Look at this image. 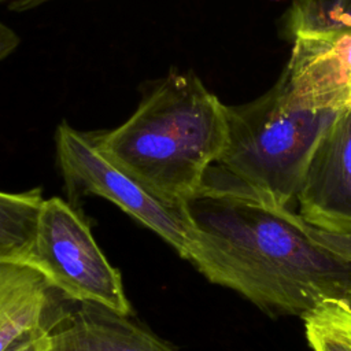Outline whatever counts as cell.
Returning a JSON list of instances; mask_svg holds the SVG:
<instances>
[{
    "instance_id": "cell-1",
    "label": "cell",
    "mask_w": 351,
    "mask_h": 351,
    "mask_svg": "<svg viewBox=\"0 0 351 351\" xmlns=\"http://www.w3.org/2000/svg\"><path fill=\"white\" fill-rule=\"evenodd\" d=\"M184 208L186 259L266 314L303 318L328 299H351V234L311 223L217 163Z\"/></svg>"
},
{
    "instance_id": "cell-2",
    "label": "cell",
    "mask_w": 351,
    "mask_h": 351,
    "mask_svg": "<svg viewBox=\"0 0 351 351\" xmlns=\"http://www.w3.org/2000/svg\"><path fill=\"white\" fill-rule=\"evenodd\" d=\"M119 126L90 132L97 149L145 191L184 207L228 143L226 106L192 70L171 67L141 89Z\"/></svg>"
},
{
    "instance_id": "cell-3",
    "label": "cell",
    "mask_w": 351,
    "mask_h": 351,
    "mask_svg": "<svg viewBox=\"0 0 351 351\" xmlns=\"http://www.w3.org/2000/svg\"><path fill=\"white\" fill-rule=\"evenodd\" d=\"M339 114L300 103L277 81L248 103L226 106L228 143L217 165L256 192L289 206L315 147Z\"/></svg>"
},
{
    "instance_id": "cell-4",
    "label": "cell",
    "mask_w": 351,
    "mask_h": 351,
    "mask_svg": "<svg viewBox=\"0 0 351 351\" xmlns=\"http://www.w3.org/2000/svg\"><path fill=\"white\" fill-rule=\"evenodd\" d=\"M26 265L67 300L132 314L119 271L99 248L89 223L60 197L44 199Z\"/></svg>"
},
{
    "instance_id": "cell-5",
    "label": "cell",
    "mask_w": 351,
    "mask_h": 351,
    "mask_svg": "<svg viewBox=\"0 0 351 351\" xmlns=\"http://www.w3.org/2000/svg\"><path fill=\"white\" fill-rule=\"evenodd\" d=\"M59 167L70 193L101 196L160 236L186 259L192 228L184 207H173L112 165L96 147L90 132H81L66 121L55 130Z\"/></svg>"
},
{
    "instance_id": "cell-6",
    "label": "cell",
    "mask_w": 351,
    "mask_h": 351,
    "mask_svg": "<svg viewBox=\"0 0 351 351\" xmlns=\"http://www.w3.org/2000/svg\"><path fill=\"white\" fill-rule=\"evenodd\" d=\"M311 223L351 234V108L339 114L308 162L296 196Z\"/></svg>"
},
{
    "instance_id": "cell-7",
    "label": "cell",
    "mask_w": 351,
    "mask_h": 351,
    "mask_svg": "<svg viewBox=\"0 0 351 351\" xmlns=\"http://www.w3.org/2000/svg\"><path fill=\"white\" fill-rule=\"evenodd\" d=\"M278 81L308 107L335 112L351 108V32L293 38Z\"/></svg>"
},
{
    "instance_id": "cell-8",
    "label": "cell",
    "mask_w": 351,
    "mask_h": 351,
    "mask_svg": "<svg viewBox=\"0 0 351 351\" xmlns=\"http://www.w3.org/2000/svg\"><path fill=\"white\" fill-rule=\"evenodd\" d=\"M51 332V351H176L129 315L74 302Z\"/></svg>"
},
{
    "instance_id": "cell-9",
    "label": "cell",
    "mask_w": 351,
    "mask_h": 351,
    "mask_svg": "<svg viewBox=\"0 0 351 351\" xmlns=\"http://www.w3.org/2000/svg\"><path fill=\"white\" fill-rule=\"evenodd\" d=\"M66 298L34 267L0 262V351L23 332L66 317Z\"/></svg>"
},
{
    "instance_id": "cell-10",
    "label": "cell",
    "mask_w": 351,
    "mask_h": 351,
    "mask_svg": "<svg viewBox=\"0 0 351 351\" xmlns=\"http://www.w3.org/2000/svg\"><path fill=\"white\" fill-rule=\"evenodd\" d=\"M43 202L38 188L0 191V262L26 263Z\"/></svg>"
},
{
    "instance_id": "cell-11",
    "label": "cell",
    "mask_w": 351,
    "mask_h": 351,
    "mask_svg": "<svg viewBox=\"0 0 351 351\" xmlns=\"http://www.w3.org/2000/svg\"><path fill=\"white\" fill-rule=\"evenodd\" d=\"M351 32V0H293L285 14V33L333 37Z\"/></svg>"
},
{
    "instance_id": "cell-12",
    "label": "cell",
    "mask_w": 351,
    "mask_h": 351,
    "mask_svg": "<svg viewBox=\"0 0 351 351\" xmlns=\"http://www.w3.org/2000/svg\"><path fill=\"white\" fill-rule=\"evenodd\" d=\"M306 339L313 351H351V304L328 299L303 317Z\"/></svg>"
},
{
    "instance_id": "cell-13",
    "label": "cell",
    "mask_w": 351,
    "mask_h": 351,
    "mask_svg": "<svg viewBox=\"0 0 351 351\" xmlns=\"http://www.w3.org/2000/svg\"><path fill=\"white\" fill-rule=\"evenodd\" d=\"M53 324L40 325L29 329L14 339L3 351H51V332Z\"/></svg>"
},
{
    "instance_id": "cell-14",
    "label": "cell",
    "mask_w": 351,
    "mask_h": 351,
    "mask_svg": "<svg viewBox=\"0 0 351 351\" xmlns=\"http://www.w3.org/2000/svg\"><path fill=\"white\" fill-rule=\"evenodd\" d=\"M21 38L18 33L0 21V62L10 56L19 45Z\"/></svg>"
},
{
    "instance_id": "cell-15",
    "label": "cell",
    "mask_w": 351,
    "mask_h": 351,
    "mask_svg": "<svg viewBox=\"0 0 351 351\" xmlns=\"http://www.w3.org/2000/svg\"><path fill=\"white\" fill-rule=\"evenodd\" d=\"M52 1L55 0H0V7L7 8L8 11L22 12V11L34 10L37 7H41Z\"/></svg>"
},
{
    "instance_id": "cell-16",
    "label": "cell",
    "mask_w": 351,
    "mask_h": 351,
    "mask_svg": "<svg viewBox=\"0 0 351 351\" xmlns=\"http://www.w3.org/2000/svg\"><path fill=\"white\" fill-rule=\"evenodd\" d=\"M348 302H350V304H351V299H350V300H348Z\"/></svg>"
}]
</instances>
